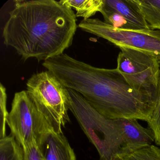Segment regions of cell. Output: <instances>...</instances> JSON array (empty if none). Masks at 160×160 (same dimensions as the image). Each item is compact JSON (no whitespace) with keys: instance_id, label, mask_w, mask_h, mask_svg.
I'll return each instance as SVG.
<instances>
[{"instance_id":"9","label":"cell","mask_w":160,"mask_h":160,"mask_svg":"<svg viewBox=\"0 0 160 160\" xmlns=\"http://www.w3.org/2000/svg\"><path fill=\"white\" fill-rule=\"evenodd\" d=\"M38 146L44 160H76L73 149L62 133L48 130Z\"/></svg>"},{"instance_id":"11","label":"cell","mask_w":160,"mask_h":160,"mask_svg":"<svg viewBox=\"0 0 160 160\" xmlns=\"http://www.w3.org/2000/svg\"><path fill=\"white\" fill-rule=\"evenodd\" d=\"M150 28L160 30V0H130Z\"/></svg>"},{"instance_id":"7","label":"cell","mask_w":160,"mask_h":160,"mask_svg":"<svg viewBox=\"0 0 160 160\" xmlns=\"http://www.w3.org/2000/svg\"><path fill=\"white\" fill-rule=\"evenodd\" d=\"M78 27L84 31L106 39L118 47L129 48L149 54L160 62V30L117 28L98 18L84 19Z\"/></svg>"},{"instance_id":"5","label":"cell","mask_w":160,"mask_h":160,"mask_svg":"<svg viewBox=\"0 0 160 160\" xmlns=\"http://www.w3.org/2000/svg\"><path fill=\"white\" fill-rule=\"evenodd\" d=\"M117 68L132 88L153 107L160 92V62L153 56L121 47Z\"/></svg>"},{"instance_id":"8","label":"cell","mask_w":160,"mask_h":160,"mask_svg":"<svg viewBox=\"0 0 160 160\" xmlns=\"http://www.w3.org/2000/svg\"><path fill=\"white\" fill-rule=\"evenodd\" d=\"M119 126L129 153L150 146L154 141V133L150 128L140 125L138 120L116 119Z\"/></svg>"},{"instance_id":"6","label":"cell","mask_w":160,"mask_h":160,"mask_svg":"<svg viewBox=\"0 0 160 160\" xmlns=\"http://www.w3.org/2000/svg\"><path fill=\"white\" fill-rule=\"evenodd\" d=\"M7 123L22 147L33 142L39 144L45 133L52 130L27 90L15 93Z\"/></svg>"},{"instance_id":"4","label":"cell","mask_w":160,"mask_h":160,"mask_svg":"<svg viewBox=\"0 0 160 160\" xmlns=\"http://www.w3.org/2000/svg\"><path fill=\"white\" fill-rule=\"evenodd\" d=\"M27 91L52 130L62 133L70 121L68 89L49 71L33 74L27 83Z\"/></svg>"},{"instance_id":"17","label":"cell","mask_w":160,"mask_h":160,"mask_svg":"<svg viewBox=\"0 0 160 160\" xmlns=\"http://www.w3.org/2000/svg\"><path fill=\"white\" fill-rule=\"evenodd\" d=\"M22 148L24 153V160H44L37 142L29 143Z\"/></svg>"},{"instance_id":"16","label":"cell","mask_w":160,"mask_h":160,"mask_svg":"<svg viewBox=\"0 0 160 160\" xmlns=\"http://www.w3.org/2000/svg\"><path fill=\"white\" fill-rule=\"evenodd\" d=\"M147 122L154 133L155 143L160 146V92L150 118Z\"/></svg>"},{"instance_id":"15","label":"cell","mask_w":160,"mask_h":160,"mask_svg":"<svg viewBox=\"0 0 160 160\" xmlns=\"http://www.w3.org/2000/svg\"><path fill=\"white\" fill-rule=\"evenodd\" d=\"M7 99L6 88L1 83L0 85V139L6 135V123L9 113L7 110Z\"/></svg>"},{"instance_id":"12","label":"cell","mask_w":160,"mask_h":160,"mask_svg":"<svg viewBox=\"0 0 160 160\" xmlns=\"http://www.w3.org/2000/svg\"><path fill=\"white\" fill-rule=\"evenodd\" d=\"M62 4L69 6L76 11V17L89 19L98 12H101L103 5V0H61Z\"/></svg>"},{"instance_id":"1","label":"cell","mask_w":160,"mask_h":160,"mask_svg":"<svg viewBox=\"0 0 160 160\" xmlns=\"http://www.w3.org/2000/svg\"><path fill=\"white\" fill-rule=\"evenodd\" d=\"M42 65L108 118L148 122L150 118L152 105L132 88L117 68H97L64 53L43 62Z\"/></svg>"},{"instance_id":"10","label":"cell","mask_w":160,"mask_h":160,"mask_svg":"<svg viewBox=\"0 0 160 160\" xmlns=\"http://www.w3.org/2000/svg\"><path fill=\"white\" fill-rule=\"evenodd\" d=\"M102 8L120 16L131 30L151 29L143 16L131 3L130 0H103Z\"/></svg>"},{"instance_id":"3","label":"cell","mask_w":160,"mask_h":160,"mask_svg":"<svg viewBox=\"0 0 160 160\" xmlns=\"http://www.w3.org/2000/svg\"><path fill=\"white\" fill-rule=\"evenodd\" d=\"M68 108L99 153L100 160H121L129 154L116 119L102 115L84 97L68 88Z\"/></svg>"},{"instance_id":"2","label":"cell","mask_w":160,"mask_h":160,"mask_svg":"<svg viewBox=\"0 0 160 160\" xmlns=\"http://www.w3.org/2000/svg\"><path fill=\"white\" fill-rule=\"evenodd\" d=\"M76 18L72 8L60 1H17L3 28L4 44L24 60L45 61L72 45Z\"/></svg>"},{"instance_id":"14","label":"cell","mask_w":160,"mask_h":160,"mask_svg":"<svg viewBox=\"0 0 160 160\" xmlns=\"http://www.w3.org/2000/svg\"><path fill=\"white\" fill-rule=\"evenodd\" d=\"M121 160H160V148L151 145L129 153Z\"/></svg>"},{"instance_id":"13","label":"cell","mask_w":160,"mask_h":160,"mask_svg":"<svg viewBox=\"0 0 160 160\" xmlns=\"http://www.w3.org/2000/svg\"><path fill=\"white\" fill-rule=\"evenodd\" d=\"M0 160H24L23 148L12 134L0 139Z\"/></svg>"}]
</instances>
